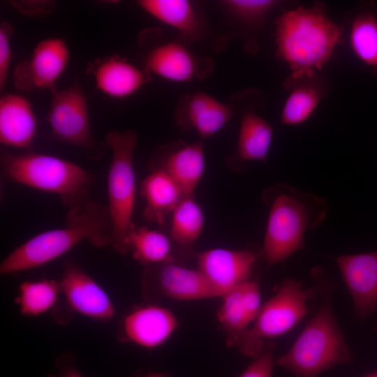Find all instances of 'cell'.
I'll return each instance as SVG.
<instances>
[{
  "instance_id": "52a82bcc",
  "label": "cell",
  "mask_w": 377,
  "mask_h": 377,
  "mask_svg": "<svg viewBox=\"0 0 377 377\" xmlns=\"http://www.w3.org/2000/svg\"><path fill=\"white\" fill-rule=\"evenodd\" d=\"M313 289H304L300 282L286 279L279 290L262 306L253 325L231 344L244 355L256 357L264 349V339L274 338L293 330L307 313V302Z\"/></svg>"
},
{
  "instance_id": "ffe728a7",
  "label": "cell",
  "mask_w": 377,
  "mask_h": 377,
  "mask_svg": "<svg viewBox=\"0 0 377 377\" xmlns=\"http://www.w3.org/2000/svg\"><path fill=\"white\" fill-rule=\"evenodd\" d=\"M146 68L164 79L179 82L199 77L203 70L193 54L172 42L152 49L146 59Z\"/></svg>"
},
{
  "instance_id": "6da1fadb",
  "label": "cell",
  "mask_w": 377,
  "mask_h": 377,
  "mask_svg": "<svg viewBox=\"0 0 377 377\" xmlns=\"http://www.w3.org/2000/svg\"><path fill=\"white\" fill-rule=\"evenodd\" d=\"M342 36L343 29L328 17L322 2L283 12L276 21L275 38L277 57L291 70L285 82L313 77L330 59Z\"/></svg>"
},
{
  "instance_id": "277c9868",
  "label": "cell",
  "mask_w": 377,
  "mask_h": 377,
  "mask_svg": "<svg viewBox=\"0 0 377 377\" xmlns=\"http://www.w3.org/2000/svg\"><path fill=\"white\" fill-rule=\"evenodd\" d=\"M1 167L12 181L53 193L69 208L88 200L94 182L89 172L79 165L52 155L27 151L3 152Z\"/></svg>"
},
{
  "instance_id": "83f0119b",
  "label": "cell",
  "mask_w": 377,
  "mask_h": 377,
  "mask_svg": "<svg viewBox=\"0 0 377 377\" xmlns=\"http://www.w3.org/2000/svg\"><path fill=\"white\" fill-rule=\"evenodd\" d=\"M242 283L227 291L221 297L222 302L217 318L227 334L226 341L228 346H231L253 323L244 300Z\"/></svg>"
},
{
  "instance_id": "603a6c76",
  "label": "cell",
  "mask_w": 377,
  "mask_h": 377,
  "mask_svg": "<svg viewBox=\"0 0 377 377\" xmlns=\"http://www.w3.org/2000/svg\"><path fill=\"white\" fill-rule=\"evenodd\" d=\"M171 238L164 233L147 226L131 230L127 238L128 252L135 260L147 267L167 262H175Z\"/></svg>"
},
{
  "instance_id": "8992f818",
  "label": "cell",
  "mask_w": 377,
  "mask_h": 377,
  "mask_svg": "<svg viewBox=\"0 0 377 377\" xmlns=\"http://www.w3.org/2000/svg\"><path fill=\"white\" fill-rule=\"evenodd\" d=\"M112 151L108 175V209L112 225L111 246L118 253L128 252L127 238L133 222L136 180L133 165L138 135L133 131H111L105 138Z\"/></svg>"
},
{
  "instance_id": "44dd1931",
  "label": "cell",
  "mask_w": 377,
  "mask_h": 377,
  "mask_svg": "<svg viewBox=\"0 0 377 377\" xmlns=\"http://www.w3.org/2000/svg\"><path fill=\"white\" fill-rule=\"evenodd\" d=\"M273 138L272 126L253 111L242 117L235 158L240 163L260 161L266 163Z\"/></svg>"
},
{
  "instance_id": "2e32d148",
  "label": "cell",
  "mask_w": 377,
  "mask_h": 377,
  "mask_svg": "<svg viewBox=\"0 0 377 377\" xmlns=\"http://www.w3.org/2000/svg\"><path fill=\"white\" fill-rule=\"evenodd\" d=\"M152 169L165 171L186 195H193L205 170L202 142H177L160 149L151 160Z\"/></svg>"
},
{
  "instance_id": "e0dca14e",
  "label": "cell",
  "mask_w": 377,
  "mask_h": 377,
  "mask_svg": "<svg viewBox=\"0 0 377 377\" xmlns=\"http://www.w3.org/2000/svg\"><path fill=\"white\" fill-rule=\"evenodd\" d=\"M232 115L230 105L205 93L197 92L179 99L175 120L183 129H194L202 138H207L221 130Z\"/></svg>"
},
{
  "instance_id": "7c38bea8",
  "label": "cell",
  "mask_w": 377,
  "mask_h": 377,
  "mask_svg": "<svg viewBox=\"0 0 377 377\" xmlns=\"http://www.w3.org/2000/svg\"><path fill=\"white\" fill-rule=\"evenodd\" d=\"M258 253L251 249H212L198 253V269L219 297L250 280Z\"/></svg>"
},
{
  "instance_id": "7402d4cb",
  "label": "cell",
  "mask_w": 377,
  "mask_h": 377,
  "mask_svg": "<svg viewBox=\"0 0 377 377\" xmlns=\"http://www.w3.org/2000/svg\"><path fill=\"white\" fill-rule=\"evenodd\" d=\"M137 3L146 13L178 31L184 38L194 40L199 36L200 20L188 1L141 0Z\"/></svg>"
},
{
  "instance_id": "cb8c5ba5",
  "label": "cell",
  "mask_w": 377,
  "mask_h": 377,
  "mask_svg": "<svg viewBox=\"0 0 377 377\" xmlns=\"http://www.w3.org/2000/svg\"><path fill=\"white\" fill-rule=\"evenodd\" d=\"M349 42L357 59L377 70V9L374 5L362 7L353 16Z\"/></svg>"
},
{
  "instance_id": "30bf717a",
  "label": "cell",
  "mask_w": 377,
  "mask_h": 377,
  "mask_svg": "<svg viewBox=\"0 0 377 377\" xmlns=\"http://www.w3.org/2000/svg\"><path fill=\"white\" fill-rule=\"evenodd\" d=\"M70 60L66 43L54 37L37 43L31 57L19 63L13 73V82L20 90L56 89V82Z\"/></svg>"
},
{
  "instance_id": "4dcf8cb0",
  "label": "cell",
  "mask_w": 377,
  "mask_h": 377,
  "mask_svg": "<svg viewBox=\"0 0 377 377\" xmlns=\"http://www.w3.org/2000/svg\"><path fill=\"white\" fill-rule=\"evenodd\" d=\"M13 29L11 24L4 21L0 24V89H3L9 71L12 51L11 38Z\"/></svg>"
},
{
  "instance_id": "7a4b0ae2",
  "label": "cell",
  "mask_w": 377,
  "mask_h": 377,
  "mask_svg": "<svg viewBox=\"0 0 377 377\" xmlns=\"http://www.w3.org/2000/svg\"><path fill=\"white\" fill-rule=\"evenodd\" d=\"M87 241L95 247L111 245L112 225L107 206L90 199L69 208L64 227L42 232L10 253L0 274H15L43 266Z\"/></svg>"
},
{
  "instance_id": "5bb4252c",
  "label": "cell",
  "mask_w": 377,
  "mask_h": 377,
  "mask_svg": "<svg viewBox=\"0 0 377 377\" xmlns=\"http://www.w3.org/2000/svg\"><path fill=\"white\" fill-rule=\"evenodd\" d=\"M336 263L355 311L360 317L367 316L377 305V251L341 256Z\"/></svg>"
},
{
  "instance_id": "1f68e13d",
  "label": "cell",
  "mask_w": 377,
  "mask_h": 377,
  "mask_svg": "<svg viewBox=\"0 0 377 377\" xmlns=\"http://www.w3.org/2000/svg\"><path fill=\"white\" fill-rule=\"evenodd\" d=\"M57 374H51L46 377H83L77 367L75 357L71 353H62L54 361Z\"/></svg>"
},
{
  "instance_id": "4fadbf2b",
  "label": "cell",
  "mask_w": 377,
  "mask_h": 377,
  "mask_svg": "<svg viewBox=\"0 0 377 377\" xmlns=\"http://www.w3.org/2000/svg\"><path fill=\"white\" fill-rule=\"evenodd\" d=\"M178 320L169 309L147 304L131 311L123 319L119 339L145 348L163 345L175 332Z\"/></svg>"
},
{
  "instance_id": "836d02e7",
  "label": "cell",
  "mask_w": 377,
  "mask_h": 377,
  "mask_svg": "<svg viewBox=\"0 0 377 377\" xmlns=\"http://www.w3.org/2000/svg\"><path fill=\"white\" fill-rule=\"evenodd\" d=\"M366 377H377V373L369 375V376H367Z\"/></svg>"
},
{
  "instance_id": "f1b7e54d",
  "label": "cell",
  "mask_w": 377,
  "mask_h": 377,
  "mask_svg": "<svg viewBox=\"0 0 377 377\" xmlns=\"http://www.w3.org/2000/svg\"><path fill=\"white\" fill-rule=\"evenodd\" d=\"M277 1L271 0H228L223 1L228 11L237 19L253 23L263 20Z\"/></svg>"
},
{
  "instance_id": "d6986e66",
  "label": "cell",
  "mask_w": 377,
  "mask_h": 377,
  "mask_svg": "<svg viewBox=\"0 0 377 377\" xmlns=\"http://www.w3.org/2000/svg\"><path fill=\"white\" fill-rule=\"evenodd\" d=\"M139 193L145 200L143 218L158 224H162L186 196L174 179L161 169H152L142 182Z\"/></svg>"
},
{
  "instance_id": "d4e9b609",
  "label": "cell",
  "mask_w": 377,
  "mask_h": 377,
  "mask_svg": "<svg viewBox=\"0 0 377 377\" xmlns=\"http://www.w3.org/2000/svg\"><path fill=\"white\" fill-rule=\"evenodd\" d=\"M171 214L170 237L180 248H191L204 228L202 209L191 195L184 197Z\"/></svg>"
},
{
  "instance_id": "9a60e30c",
  "label": "cell",
  "mask_w": 377,
  "mask_h": 377,
  "mask_svg": "<svg viewBox=\"0 0 377 377\" xmlns=\"http://www.w3.org/2000/svg\"><path fill=\"white\" fill-rule=\"evenodd\" d=\"M96 88L108 96L124 98L140 90L150 80L149 71L140 68L117 54L106 56L88 65Z\"/></svg>"
},
{
  "instance_id": "8fae6325",
  "label": "cell",
  "mask_w": 377,
  "mask_h": 377,
  "mask_svg": "<svg viewBox=\"0 0 377 377\" xmlns=\"http://www.w3.org/2000/svg\"><path fill=\"white\" fill-rule=\"evenodd\" d=\"M70 309L77 313L99 321H108L115 309L105 290L80 266L68 260L59 281Z\"/></svg>"
},
{
  "instance_id": "f546056e",
  "label": "cell",
  "mask_w": 377,
  "mask_h": 377,
  "mask_svg": "<svg viewBox=\"0 0 377 377\" xmlns=\"http://www.w3.org/2000/svg\"><path fill=\"white\" fill-rule=\"evenodd\" d=\"M276 360L274 346L269 345L255 357L239 377H272Z\"/></svg>"
},
{
  "instance_id": "484cf974",
  "label": "cell",
  "mask_w": 377,
  "mask_h": 377,
  "mask_svg": "<svg viewBox=\"0 0 377 377\" xmlns=\"http://www.w3.org/2000/svg\"><path fill=\"white\" fill-rule=\"evenodd\" d=\"M304 78L291 82H285V87H293L282 109L280 122L286 125H299L306 121L316 109L323 97L322 92L316 84Z\"/></svg>"
},
{
  "instance_id": "ba28073f",
  "label": "cell",
  "mask_w": 377,
  "mask_h": 377,
  "mask_svg": "<svg viewBox=\"0 0 377 377\" xmlns=\"http://www.w3.org/2000/svg\"><path fill=\"white\" fill-rule=\"evenodd\" d=\"M142 295L147 300L169 298L194 301L219 297L198 269H191L175 262L146 267L142 274Z\"/></svg>"
},
{
  "instance_id": "d6a6232c",
  "label": "cell",
  "mask_w": 377,
  "mask_h": 377,
  "mask_svg": "<svg viewBox=\"0 0 377 377\" xmlns=\"http://www.w3.org/2000/svg\"><path fill=\"white\" fill-rule=\"evenodd\" d=\"M131 377H169L165 374L154 372L151 371H145L144 370H139L136 371Z\"/></svg>"
},
{
  "instance_id": "3957f363",
  "label": "cell",
  "mask_w": 377,
  "mask_h": 377,
  "mask_svg": "<svg viewBox=\"0 0 377 377\" xmlns=\"http://www.w3.org/2000/svg\"><path fill=\"white\" fill-rule=\"evenodd\" d=\"M263 198L269 211L262 251L272 266L304 249L305 232L323 223L328 205L325 199L286 184L266 189Z\"/></svg>"
},
{
  "instance_id": "5b68a950",
  "label": "cell",
  "mask_w": 377,
  "mask_h": 377,
  "mask_svg": "<svg viewBox=\"0 0 377 377\" xmlns=\"http://www.w3.org/2000/svg\"><path fill=\"white\" fill-rule=\"evenodd\" d=\"M352 355L328 304H323L276 363L295 377H317Z\"/></svg>"
},
{
  "instance_id": "ac0fdd59",
  "label": "cell",
  "mask_w": 377,
  "mask_h": 377,
  "mask_svg": "<svg viewBox=\"0 0 377 377\" xmlns=\"http://www.w3.org/2000/svg\"><path fill=\"white\" fill-rule=\"evenodd\" d=\"M38 120L31 103L24 96L6 94L0 98L1 144L17 149L32 147Z\"/></svg>"
},
{
  "instance_id": "4316f807",
  "label": "cell",
  "mask_w": 377,
  "mask_h": 377,
  "mask_svg": "<svg viewBox=\"0 0 377 377\" xmlns=\"http://www.w3.org/2000/svg\"><path fill=\"white\" fill-rule=\"evenodd\" d=\"M15 302L24 316H37L47 313L56 304L61 288L59 281H24L19 286Z\"/></svg>"
},
{
  "instance_id": "9c48e42d",
  "label": "cell",
  "mask_w": 377,
  "mask_h": 377,
  "mask_svg": "<svg viewBox=\"0 0 377 377\" xmlns=\"http://www.w3.org/2000/svg\"><path fill=\"white\" fill-rule=\"evenodd\" d=\"M47 119L53 135L60 141L84 149L95 146L91 135L87 97L75 82L64 89H54Z\"/></svg>"
}]
</instances>
